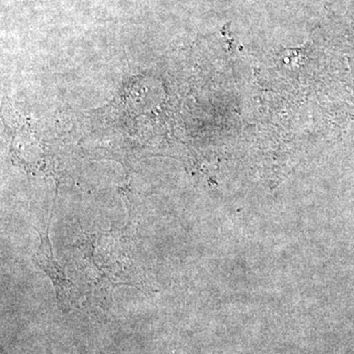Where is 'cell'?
<instances>
[{"label":"cell","instance_id":"cell-1","mask_svg":"<svg viewBox=\"0 0 354 354\" xmlns=\"http://www.w3.org/2000/svg\"><path fill=\"white\" fill-rule=\"evenodd\" d=\"M131 221L121 230L92 235L81 242V265L93 298L111 301V290L120 285L141 288L145 285L138 261L135 258ZM99 301V300H97Z\"/></svg>","mask_w":354,"mask_h":354},{"label":"cell","instance_id":"cell-2","mask_svg":"<svg viewBox=\"0 0 354 354\" xmlns=\"http://www.w3.org/2000/svg\"><path fill=\"white\" fill-rule=\"evenodd\" d=\"M50 221H48L46 230L35 228L39 232L41 243L38 251L35 254L34 261L37 265L50 279L51 283L55 288L58 305L64 312H68L76 305L77 292L75 286L65 276L64 268L59 265L53 255L50 237H48V228Z\"/></svg>","mask_w":354,"mask_h":354}]
</instances>
